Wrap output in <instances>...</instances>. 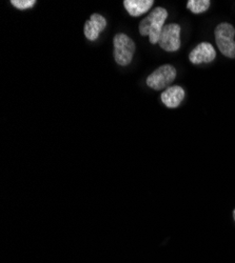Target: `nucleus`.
Masks as SVG:
<instances>
[{
    "instance_id": "obj_1",
    "label": "nucleus",
    "mask_w": 235,
    "mask_h": 263,
    "mask_svg": "<svg viewBox=\"0 0 235 263\" xmlns=\"http://www.w3.org/2000/svg\"><path fill=\"white\" fill-rule=\"evenodd\" d=\"M168 18V12L166 9L158 7L150 12L139 24V33L141 36H149V41L152 45H156L159 41L161 31L165 27V23Z\"/></svg>"
},
{
    "instance_id": "obj_2",
    "label": "nucleus",
    "mask_w": 235,
    "mask_h": 263,
    "mask_svg": "<svg viewBox=\"0 0 235 263\" xmlns=\"http://www.w3.org/2000/svg\"><path fill=\"white\" fill-rule=\"evenodd\" d=\"M113 55L116 63L121 65V67L130 64L135 53L134 41L128 35L119 33L113 38Z\"/></svg>"
},
{
    "instance_id": "obj_3",
    "label": "nucleus",
    "mask_w": 235,
    "mask_h": 263,
    "mask_svg": "<svg viewBox=\"0 0 235 263\" xmlns=\"http://www.w3.org/2000/svg\"><path fill=\"white\" fill-rule=\"evenodd\" d=\"M215 41L221 53L228 58H235V29L228 23L219 25L214 31Z\"/></svg>"
},
{
    "instance_id": "obj_4",
    "label": "nucleus",
    "mask_w": 235,
    "mask_h": 263,
    "mask_svg": "<svg viewBox=\"0 0 235 263\" xmlns=\"http://www.w3.org/2000/svg\"><path fill=\"white\" fill-rule=\"evenodd\" d=\"M176 78V70L171 64H164L147 78V85L155 91L168 89Z\"/></svg>"
},
{
    "instance_id": "obj_5",
    "label": "nucleus",
    "mask_w": 235,
    "mask_h": 263,
    "mask_svg": "<svg viewBox=\"0 0 235 263\" xmlns=\"http://www.w3.org/2000/svg\"><path fill=\"white\" fill-rule=\"evenodd\" d=\"M159 46L166 52H176L180 48V27L177 24H169L164 27L160 37Z\"/></svg>"
},
{
    "instance_id": "obj_6",
    "label": "nucleus",
    "mask_w": 235,
    "mask_h": 263,
    "mask_svg": "<svg viewBox=\"0 0 235 263\" xmlns=\"http://www.w3.org/2000/svg\"><path fill=\"white\" fill-rule=\"evenodd\" d=\"M216 57L215 49L209 42H202L196 46L189 55V60L193 64L209 63Z\"/></svg>"
},
{
    "instance_id": "obj_7",
    "label": "nucleus",
    "mask_w": 235,
    "mask_h": 263,
    "mask_svg": "<svg viewBox=\"0 0 235 263\" xmlns=\"http://www.w3.org/2000/svg\"><path fill=\"white\" fill-rule=\"evenodd\" d=\"M106 27V20L103 16L100 14H93L91 15L90 19L84 24L83 33L84 36L87 37L90 41H95L100 33L105 29Z\"/></svg>"
},
{
    "instance_id": "obj_8",
    "label": "nucleus",
    "mask_w": 235,
    "mask_h": 263,
    "mask_svg": "<svg viewBox=\"0 0 235 263\" xmlns=\"http://www.w3.org/2000/svg\"><path fill=\"white\" fill-rule=\"evenodd\" d=\"M162 103L170 108L177 107L185 98V91L182 86H169L160 95Z\"/></svg>"
},
{
    "instance_id": "obj_9",
    "label": "nucleus",
    "mask_w": 235,
    "mask_h": 263,
    "mask_svg": "<svg viewBox=\"0 0 235 263\" xmlns=\"http://www.w3.org/2000/svg\"><path fill=\"white\" fill-rule=\"evenodd\" d=\"M153 4V0H124L123 7L131 16L138 17L150 11Z\"/></svg>"
},
{
    "instance_id": "obj_10",
    "label": "nucleus",
    "mask_w": 235,
    "mask_h": 263,
    "mask_svg": "<svg viewBox=\"0 0 235 263\" xmlns=\"http://www.w3.org/2000/svg\"><path fill=\"white\" fill-rule=\"evenodd\" d=\"M210 0H189L187 8L194 14H202L210 8Z\"/></svg>"
},
{
    "instance_id": "obj_11",
    "label": "nucleus",
    "mask_w": 235,
    "mask_h": 263,
    "mask_svg": "<svg viewBox=\"0 0 235 263\" xmlns=\"http://www.w3.org/2000/svg\"><path fill=\"white\" fill-rule=\"evenodd\" d=\"M11 4L18 10H28L35 6V0H12Z\"/></svg>"
},
{
    "instance_id": "obj_12",
    "label": "nucleus",
    "mask_w": 235,
    "mask_h": 263,
    "mask_svg": "<svg viewBox=\"0 0 235 263\" xmlns=\"http://www.w3.org/2000/svg\"><path fill=\"white\" fill-rule=\"evenodd\" d=\"M233 218H234V220H235V209H234V211H233Z\"/></svg>"
}]
</instances>
